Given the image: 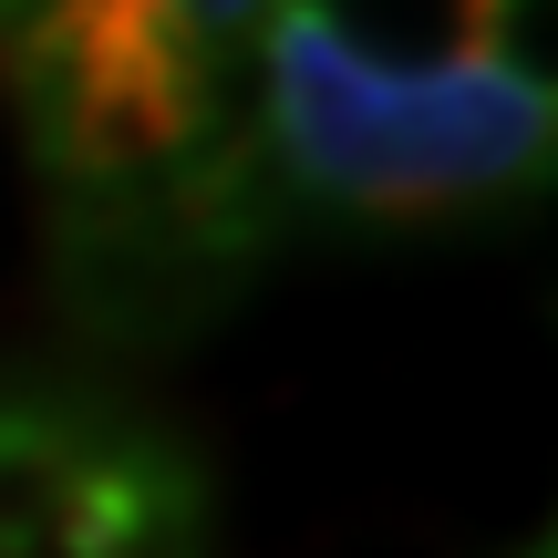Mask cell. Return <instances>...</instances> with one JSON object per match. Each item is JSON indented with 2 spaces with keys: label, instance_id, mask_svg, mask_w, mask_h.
I'll use <instances>...</instances> for the list:
<instances>
[{
  "label": "cell",
  "instance_id": "cell-1",
  "mask_svg": "<svg viewBox=\"0 0 558 558\" xmlns=\"http://www.w3.org/2000/svg\"><path fill=\"white\" fill-rule=\"evenodd\" d=\"M269 104H279V166L311 197L383 207V218H424V207H465L548 166V94L497 62H456V73H373L352 62L311 11H269Z\"/></svg>",
  "mask_w": 558,
  "mask_h": 558
},
{
  "label": "cell",
  "instance_id": "cell-2",
  "mask_svg": "<svg viewBox=\"0 0 558 558\" xmlns=\"http://www.w3.org/2000/svg\"><path fill=\"white\" fill-rule=\"evenodd\" d=\"M300 11L373 73H456V62H476L486 0H300Z\"/></svg>",
  "mask_w": 558,
  "mask_h": 558
},
{
  "label": "cell",
  "instance_id": "cell-3",
  "mask_svg": "<svg viewBox=\"0 0 558 558\" xmlns=\"http://www.w3.org/2000/svg\"><path fill=\"white\" fill-rule=\"evenodd\" d=\"M476 52H497V73H518V83L548 94V62H558L548 0H486V11H476Z\"/></svg>",
  "mask_w": 558,
  "mask_h": 558
},
{
  "label": "cell",
  "instance_id": "cell-4",
  "mask_svg": "<svg viewBox=\"0 0 558 558\" xmlns=\"http://www.w3.org/2000/svg\"><path fill=\"white\" fill-rule=\"evenodd\" d=\"M186 11H197V32H239V21H259L269 0H186Z\"/></svg>",
  "mask_w": 558,
  "mask_h": 558
}]
</instances>
